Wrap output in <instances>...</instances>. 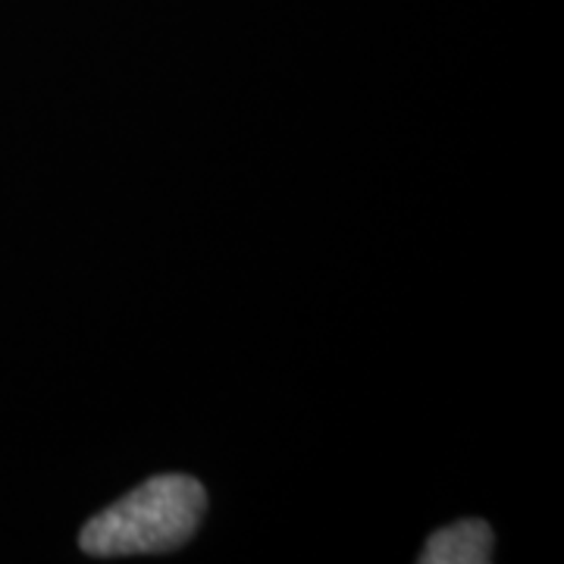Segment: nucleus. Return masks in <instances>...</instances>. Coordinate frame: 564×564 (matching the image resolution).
Listing matches in <instances>:
<instances>
[{
	"label": "nucleus",
	"mask_w": 564,
	"mask_h": 564,
	"mask_svg": "<svg viewBox=\"0 0 564 564\" xmlns=\"http://www.w3.org/2000/svg\"><path fill=\"white\" fill-rule=\"evenodd\" d=\"M207 511L204 486L188 474H161L104 508L82 527L79 545L95 558L158 555L185 545Z\"/></svg>",
	"instance_id": "nucleus-1"
},
{
	"label": "nucleus",
	"mask_w": 564,
	"mask_h": 564,
	"mask_svg": "<svg viewBox=\"0 0 564 564\" xmlns=\"http://www.w3.org/2000/svg\"><path fill=\"white\" fill-rule=\"evenodd\" d=\"M423 564H486L492 562V530L486 521H458L436 530L423 545Z\"/></svg>",
	"instance_id": "nucleus-2"
}]
</instances>
